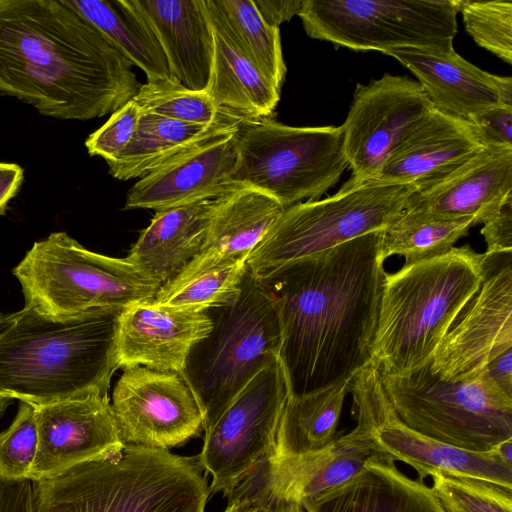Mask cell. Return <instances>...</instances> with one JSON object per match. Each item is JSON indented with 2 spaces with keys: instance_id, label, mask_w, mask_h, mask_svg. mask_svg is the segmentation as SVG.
Returning <instances> with one entry per match:
<instances>
[{
  "instance_id": "1",
  "label": "cell",
  "mask_w": 512,
  "mask_h": 512,
  "mask_svg": "<svg viewBox=\"0 0 512 512\" xmlns=\"http://www.w3.org/2000/svg\"><path fill=\"white\" fill-rule=\"evenodd\" d=\"M383 230L289 263L258 279L278 315L290 395L317 392L372 361L386 278Z\"/></svg>"
},
{
  "instance_id": "2",
  "label": "cell",
  "mask_w": 512,
  "mask_h": 512,
  "mask_svg": "<svg viewBox=\"0 0 512 512\" xmlns=\"http://www.w3.org/2000/svg\"><path fill=\"white\" fill-rule=\"evenodd\" d=\"M133 66L64 0H0V93L41 115L112 114L141 87Z\"/></svg>"
},
{
  "instance_id": "3",
  "label": "cell",
  "mask_w": 512,
  "mask_h": 512,
  "mask_svg": "<svg viewBox=\"0 0 512 512\" xmlns=\"http://www.w3.org/2000/svg\"><path fill=\"white\" fill-rule=\"evenodd\" d=\"M120 311L53 317L25 305L0 314V394L33 406L107 395Z\"/></svg>"
},
{
  "instance_id": "4",
  "label": "cell",
  "mask_w": 512,
  "mask_h": 512,
  "mask_svg": "<svg viewBox=\"0 0 512 512\" xmlns=\"http://www.w3.org/2000/svg\"><path fill=\"white\" fill-rule=\"evenodd\" d=\"M199 456L125 445L33 483L34 512H204L210 487Z\"/></svg>"
},
{
  "instance_id": "5",
  "label": "cell",
  "mask_w": 512,
  "mask_h": 512,
  "mask_svg": "<svg viewBox=\"0 0 512 512\" xmlns=\"http://www.w3.org/2000/svg\"><path fill=\"white\" fill-rule=\"evenodd\" d=\"M484 254L470 246L386 274L372 362L381 374L425 365L448 328L477 291Z\"/></svg>"
},
{
  "instance_id": "6",
  "label": "cell",
  "mask_w": 512,
  "mask_h": 512,
  "mask_svg": "<svg viewBox=\"0 0 512 512\" xmlns=\"http://www.w3.org/2000/svg\"><path fill=\"white\" fill-rule=\"evenodd\" d=\"M205 313L212 328L193 345L180 375L207 430L260 371L279 359L281 333L275 305L249 268L235 299Z\"/></svg>"
},
{
  "instance_id": "7",
  "label": "cell",
  "mask_w": 512,
  "mask_h": 512,
  "mask_svg": "<svg viewBox=\"0 0 512 512\" xmlns=\"http://www.w3.org/2000/svg\"><path fill=\"white\" fill-rule=\"evenodd\" d=\"M13 274L25 305L53 317L122 310L153 300L161 286L126 258L87 250L65 232L35 242Z\"/></svg>"
},
{
  "instance_id": "8",
  "label": "cell",
  "mask_w": 512,
  "mask_h": 512,
  "mask_svg": "<svg viewBox=\"0 0 512 512\" xmlns=\"http://www.w3.org/2000/svg\"><path fill=\"white\" fill-rule=\"evenodd\" d=\"M410 184L349 179L334 195L285 208L247 265L256 279L395 222L416 192Z\"/></svg>"
},
{
  "instance_id": "9",
  "label": "cell",
  "mask_w": 512,
  "mask_h": 512,
  "mask_svg": "<svg viewBox=\"0 0 512 512\" xmlns=\"http://www.w3.org/2000/svg\"><path fill=\"white\" fill-rule=\"evenodd\" d=\"M380 376L397 418L422 435L475 452L512 438V398L482 372L465 381H445L429 361L404 374Z\"/></svg>"
},
{
  "instance_id": "10",
  "label": "cell",
  "mask_w": 512,
  "mask_h": 512,
  "mask_svg": "<svg viewBox=\"0 0 512 512\" xmlns=\"http://www.w3.org/2000/svg\"><path fill=\"white\" fill-rule=\"evenodd\" d=\"M237 151L232 183L258 189L284 208L317 200L349 167L340 126L247 119L238 130Z\"/></svg>"
},
{
  "instance_id": "11",
  "label": "cell",
  "mask_w": 512,
  "mask_h": 512,
  "mask_svg": "<svg viewBox=\"0 0 512 512\" xmlns=\"http://www.w3.org/2000/svg\"><path fill=\"white\" fill-rule=\"evenodd\" d=\"M457 0H303L308 36L356 51L453 48Z\"/></svg>"
},
{
  "instance_id": "12",
  "label": "cell",
  "mask_w": 512,
  "mask_h": 512,
  "mask_svg": "<svg viewBox=\"0 0 512 512\" xmlns=\"http://www.w3.org/2000/svg\"><path fill=\"white\" fill-rule=\"evenodd\" d=\"M289 396L283 367L276 359L205 430L198 456L212 476L210 492L225 494L256 461L275 453L276 434Z\"/></svg>"
},
{
  "instance_id": "13",
  "label": "cell",
  "mask_w": 512,
  "mask_h": 512,
  "mask_svg": "<svg viewBox=\"0 0 512 512\" xmlns=\"http://www.w3.org/2000/svg\"><path fill=\"white\" fill-rule=\"evenodd\" d=\"M512 348V251L484 253L483 278L458 313L431 360L445 381L477 376Z\"/></svg>"
},
{
  "instance_id": "14",
  "label": "cell",
  "mask_w": 512,
  "mask_h": 512,
  "mask_svg": "<svg viewBox=\"0 0 512 512\" xmlns=\"http://www.w3.org/2000/svg\"><path fill=\"white\" fill-rule=\"evenodd\" d=\"M433 108L420 83L407 76L386 73L358 84L340 126L350 179L377 180L395 148Z\"/></svg>"
},
{
  "instance_id": "15",
  "label": "cell",
  "mask_w": 512,
  "mask_h": 512,
  "mask_svg": "<svg viewBox=\"0 0 512 512\" xmlns=\"http://www.w3.org/2000/svg\"><path fill=\"white\" fill-rule=\"evenodd\" d=\"M111 409L125 445L168 449L203 429V416L180 373L143 366L125 369Z\"/></svg>"
},
{
  "instance_id": "16",
  "label": "cell",
  "mask_w": 512,
  "mask_h": 512,
  "mask_svg": "<svg viewBox=\"0 0 512 512\" xmlns=\"http://www.w3.org/2000/svg\"><path fill=\"white\" fill-rule=\"evenodd\" d=\"M33 407L38 446L32 482L115 457L125 446L108 395L93 393Z\"/></svg>"
},
{
  "instance_id": "17",
  "label": "cell",
  "mask_w": 512,
  "mask_h": 512,
  "mask_svg": "<svg viewBox=\"0 0 512 512\" xmlns=\"http://www.w3.org/2000/svg\"><path fill=\"white\" fill-rule=\"evenodd\" d=\"M211 328L205 312L158 306L152 300L128 306L120 311L116 324V367L180 373L193 345Z\"/></svg>"
},
{
  "instance_id": "18",
  "label": "cell",
  "mask_w": 512,
  "mask_h": 512,
  "mask_svg": "<svg viewBox=\"0 0 512 512\" xmlns=\"http://www.w3.org/2000/svg\"><path fill=\"white\" fill-rule=\"evenodd\" d=\"M512 196V149L486 146L434 186L414 192L403 210L410 217L472 219L494 216Z\"/></svg>"
},
{
  "instance_id": "19",
  "label": "cell",
  "mask_w": 512,
  "mask_h": 512,
  "mask_svg": "<svg viewBox=\"0 0 512 512\" xmlns=\"http://www.w3.org/2000/svg\"><path fill=\"white\" fill-rule=\"evenodd\" d=\"M239 127L140 178L129 190L124 209L160 211L214 199L234 189L238 184L232 183L231 176L237 163Z\"/></svg>"
},
{
  "instance_id": "20",
  "label": "cell",
  "mask_w": 512,
  "mask_h": 512,
  "mask_svg": "<svg viewBox=\"0 0 512 512\" xmlns=\"http://www.w3.org/2000/svg\"><path fill=\"white\" fill-rule=\"evenodd\" d=\"M486 144L476 126L433 108L403 138L377 180L426 190L460 168Z\"/></svg>"
},
{
  "instance_id": "21",
  "label": "cell",
  "mask_w": 512,
  "mask_h": 512,
  "mask_svg": "<svg viewBox=\"0 0 512 512\" xmlns=\"http://www.w3.org/2000/svg\"><path fill=\"white\" fill-rule=\"evenodd\" d=\"M356 426L322 448L288 457L272 456L271 484L283 505H303L356 475L370 460L388 457L374 427L356 417Z\"/></svg>"
},
{
  "instance_id": "22",
  "label": "cell",
  "mask_w": 512,
  "mask_h": 512,
  "mask_svg": "<svg viewBox=\"0 0 512 512\" xmlns=\"http://www.w3.org/2000/svg\"><path fill=\"white\" fill-rule=\"evenodd\" d=\"M409 69L432 106L445 114L470 121L500 104L492 74L461 57L454 48H400L384 52Z\"/></svg>"
},
{
  "instance_id": "23",
  "label": "cell",
  "mask_w": 512,
  "mask_h": 512,
  "mask_svg": "<svg viewBox=\"0 0 512 512\" xmlns=\"http://www.w3.org/2000/svg\"><path fill=\"white\" fill-rule=\"evenodd\" d=\"M394 462L390 456L372 459L302 507L306 512H446L432 487L406 476Z\"/></svg>"
},
{
  "instance_id": "24",
  "label": "cell",
  "mask_w": 512,
  "mask_h": 512,
  "mask_svg": "<svg viewBox=\"0 0 512 512\" xmlns=\"http://www.w3.org/2000/svg\"><path fill=\"white\" fill-rule=\"evenodd\" d=\"M167 56L174 80L205 91L213 59L214 37L205 0H138Z\"/></svg>"
},
{
  "instance_id": "25",
  "label": "cell",
  "mask_w": 512,
  "mask_h": 512,
  "mask_svg": "<svg viewBox=\"0 0 512 512\" xmlns=\"http://www.w3.org/2000/svg\"><path fill=\"white\" fill-rule=\"evenodd\" d=\"M215 206L203 199L156 211L126 259L160 285L201 251Z\"/></svg>"
},
{
  "instance_id": "26",
  "label": "cell",
  "mask_w": 512,
  "mask_h": 512,
  "mask_svg": "<svg viewBox=\"0 0 512 512\" xmlns=\"http://www.w3.org/2000/svg\"><path fill=\"white\" fill-rule=\"evenodd\" d=\"M205 6L214 37L206 93L219 108L252 119L270 118L279 102L280 90L239 48L212 0H205Z\"/></svg>"
},
{
  "instance_id": "27",
  "label": "cell",
  "mask_w": 512,
  "mask_h": 512,
  "mask_svg": "<svg viewBox=\"0 0 512 512\" xmlns=\"http://www.w3.org/2000/svg\"><path fill=\"white\" fill-rule=\"evenodd\" d=\"M240 125H201L142 111L137 129L126 149L108 162L118 180L142 178L166 163Z\"/></svg>"
},
{
  "instance_id": "28",
  "label": "cell",
  "mask_w": 512,
  "mask_h": 512,
  "mask_svg": "<svg viewBox=\"0 0 512 512\" xmlns=\"http://www.w3.org/2000/svg\"><path fill=\"white\" fill-rule=\"evenodd\" d=\"M284 207L270 195L237 185L215 198L200 252L219 258H246L264 240ZM199 252V253H200Z\"/></svg>"
},
{
  "instance_id": "29",
  "label": "cell",
  "mask_w": 512,
  "mask_h": 512,
  "mask_svg": "<svg viewBox=\"0 0 512 512\" xmlns=\"http://www.w3.org/2000/svg\"><path fill=\"white\" fill-rule=\"evenodd\" d=\"M107 36L148 79H173L160 39L138 0H64Z\"/></svg>"
},
{
  "instance_id": "30",
  "label": "cell",
  "mask_w": 512,
  "mask_h": 512,
  "mask_svg": "<svg viewBox=\"0 0 512 512\" xmlns=\"http://www.w3.org/2000/svg\"><path fill=\"white\" fill-rule=\"evenodd\" d=\"M247 268L246 258L225 259L200 252L159 287L152 302L192 312L223 306L239 294Z\"/></svg>"
},
{
  "instance_id": "31",
  "label": "cell",
  "mask_w": 512,
  "mask_h": 512,
  "mask_svg": "<svg viewBox=\"0 0 512 512\" xmlns=\"http://www.w3.org/2000/svg\"><path fill=\"white\" fill-rule=\"evenodd\" d=\"M352 382L350 379L317 392L290 395L280 418L274 456L304 454L333 441Z\"/></svg>"
},
{
  "instance_id": "32",
  "label": "cell",
  "mask_w": 512,
  "mask_h": 512,
  "mask_svg": "<svg viewBox=\"0 0 512 512\" xmlns=\"http://www.w3.org/2000/svg\"><path fill=\"white\" fill-rule=\"evenodd\" d=\"M233 40L281 90L286 75L279 28L267 24L253 0H212Z\"/></svg>"
},
{
  "instance_id": "33",
  "label": "cell",
  "mask_w": 512,
  "mask_h": 512,
  "mask_svg": "<svg viewBox=\"0 0 512 512\" xmlns=\"http://www.w3.org/2000/svg\"><path fill=\"white\" fill-rule=\"evenodd\" d=\"M474 225L472 219L419 218L401 213L382 232L381 254L384 260L402 256L404 265L436 258L455 247Z\"/></svg>"
},
{
  "instance_id": "34",
  "label": "cell",
  "mask_w": 512,
  "mask_h": 512,
  "mask_svg": "<svg viewBox=\"0 0 512 512\" xmlns=\"http://www.w3.org/2000/svg\"><path fill=\"white\" fill-rule=\"evenodd\" d=\"M142 111L201 125H241L252 119L217 107L206 91L190 90L173 79H148L132 99Z\"/></svg>"
},
{
  "instance_id": "35",
  "label": "cell",
  "mask_w": 512,
  "mask_h": 512,
  "mask_svg": "<svg viewBox=\"0 0 512 512\" xmlns=\"http://www.w3.org/2000/svg\"><path fill=\"white\" fill-rule=\"evenodd\" d=\"M432 477V489L446 512H512V488L449 474Z\"/></svg>"
},
{
  "instance_id": "36",
  "label": "cell",
  "mask_w": 512,
  "mask_h": 512,
  "mask_svg": "<svg viewBox=\"0 0 512 512\" xmlns=\"http://www.w3.org/2000/svg\"><path fill=\"white\" fill-rule=\"evenodd\" d=\"M457 9L473 40L512 64V2L457 0Z\"/></svg>"
},
{
  "instance_id": "37",
  "label": "cell",
  "mask_w": 512,
  "mask_h": 512,
  "mask_svg": "<svg viewBox=\"0 0 512 512\" xmlns=\"http://www.w3.org/2000/svg\"><path fill=\"white\" fill-rule=\"evenodd\" d=\"M38 446L34 407L21 402L11 425L0 433V480H30Z\"/></svg>"
},
{
  "instance_id": "38",
  "label": "cell",
  "mask_w": 512,
  "mask_h": 512,
  "mask_svg": "<svg viewBox=\"0 0 512 512\" xmlns=\"http://www.w3.org/2000/svg\"><path fill=\"white\" fill-rule=\"evenodd\" d=\"M142 110L130 100L111 114L109 119L88 136L85 147L90 156H100L106 163L115 160L129 145L138 126Z\"/></svg>"
},
{
  "instance_id": "39",
  "label": "cell",
  "mask_w": 512,
  "mask_h": 512,
  "mask_svg": "<svg viewBox=\"0 0 512 512\" xmlns=\"http://www.w3.org/2000/svg\"><path fill=\"white\" fill-rule=\"evenodd\" d=\"M470 121L486 146L512 149V107L498 104L478 113Z\"/></svg>"
},
{
  "instance_id": "40",
  "label": "cell",
  "mask_w": 512,
  "mask_h": 512,
  "mask_svg": "<svg viewBox=\"0 0 512 512\" xmlns=\"http://www.w3.org/2000/svg\"><path fill=\"white\" fill-rule=\"evenodd\" d=\"M481 234L487 245V253L512 251V196L483 223Z\"/></svg>"
},
{
  "instance_id": "41",
  "label": "cell",
  "mask_w": 512,
  "mask_h": 512,
  "mask_svg": "<svg viewBox=\"0 0 512 512\" xmlns=\"http://www.w3.org/2000/svg\"><path fill=\"white\" fill-rule=\"evenodd\" d=\"M0 512H34L32 483H4L0 489Z\"/></svg>"
},
{
  "instance_id": "42",
  "label": "cell",
  "mask_w": 512,
  "mask_h": 512,
  "mask_svg": "<svg viewBox=\"0 0 512 512\" xmlns=\"http://www.w3.org/2000/svg\"><path fill=\"white\" fill-rule=\"evenodd\" d=\"M263 20L270 26L279 28L280 24L298 15L303 0H253Z\"/></svg>"
},
{
  "instance_id": "43",
  "label": "cell",
  "mask_w": 512,
  "mask_h": 512,
  "mask_svg": "<svg viewBox=\"0 0 512 512\" xmlns=\"http://www.w3.org/2000/svg\"><path fill=\"white\" fill-rule=\"evenodd\" d=\"M481 372L500 392L512 398V348L494 358Z\"/></svg>"
},
{
  "instance_id": "44",
  "label": "cell",
  "mask_w": 512,
  "mask_h": 512,
  "mask_svg": "<svg viewBox=\"0 0 512 512\" xmlns=\"http://www.w3.org/2000/svg\"><path fill=\"white\" fill-rule=\"evenodd\" d=\"M24 180V169L15 163L0 162V216L6 213Z\"/></svg>"
},
{
  "instance_id": "45",
  "label": "cell",
  "mask_w": 512,
  "mask_h": 512,
  "mask_svg": "<svg viewBox=\"0 0 512 512\" xmlns=\"http://www.w3.org/2000/svg\"><path fill=\"white\" fill-rule=\"evenodd\" d=\"M492 80L499 98V103L512 107V78L492 74Z\"/></svg>"
},
{
  "instance_id": "46",
  "label": "cell",
  "mask_w": 512,
  "mask_h": 512,
  "mask_svg": "<svg viewBox=\"0 0 512 512\" xmlns=\"http://www.w3.org/2000/svg\"><path fill=\"white\" fill-rule=\"evenodd\" d=\"M512 438L502 441L495 445L491 451L508 468L512 469Z\"/></svg>"
},
{
  "instance_id": "47",
  "label": "cell",
  "mask_w": 512,
  "mask_h": 512,
  "mask_svg": "<svg viewBox=\"0 0 512 512\" xmlns=\"http://www.w3.org/2000/svg\"><path fill=\"white\" fill-rule=\"evenodd\" d=\"M224 512H271L247 503H228Z\"/></svg>"
},
{
  "instance_id": "48",
  "label": "cell",
  "mask_w": 512,
  "mask_h": 512,
  "mask_svg": "<svg viewBox=\"0 0 512 512\" xmlns=\"http://www.w3.org/2000/svg\"><path fill=\"white\" fill-rule=\"evenodd\" d=\"M11 401L12 398L0 394V417L4 414Z\"/></svg>"
},
{
  "instance_id": "49",
  "label": "cell",
  "mask_w": 512,
  "mask_h": 512,
  "mask_svg": "<svg viewBox=\"0 0 512 512\" xmlns=\"http://www.w3.org/2000/svg\"><path fill=\"white\" fill-rule=\"evenodd\" d=\"M282 512H306L305 509L298 504H291L285 508Z\"/></svg>"
}]
</instances>
